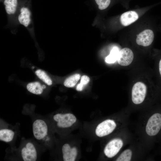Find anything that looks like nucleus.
I'll return each instance as SVG.
<instances>
[{
  "mask_svg": "<svg viewBox=\"0 0 161 161\" xmlns=\"http://www.w3.org/2000/svg\"><path fill=\"white\" fill-rule=\"evenodd\" d=\"M154 37V33L152 30H145L137 35L136 42L139 45L147 47L152 43Z\"/></svg>",
  "mask_w": 161,
  "mask_h": 161,
  "instance_id": "nucleus-8",
  "label": "nucleus"
},
{
  "mask_svg": "<svg viewBox=\"0 0 161 161\" xmlns=\"http://www.w3.org/2000/svg\"><path fill=\"white\" fill-rule=\"evenodd\" d=\"M147 89L146 85L143 82L138 81L134 84L131 91L132 100L134 103L139 104L143 101Z\"/></svg>",
  "mask_w": 161,
  "mask_h": 161,
  "instance_id": "nucleus-3",
  "label": "nucleus"
},
{
  "mask_svg": "<svg viewBox=\"0 0 161 161\" xmlns=\"http://www.w3.org/2000/svg\"><path fill=\"white\" fill-rule=\"evenodd\" d=\"M32 132L35 138L38 140L47 142L49 140V129L44 120L40 119L35 120L32 126Z\"/></svg>",
  "mask_w": 161,
  "mask_h": 161,
  "instance_id": "nucleus-1",
  "label": "nucleus"
},
{
  "mask_svg": "<svg viewBox=\"0 0 161 161\" xmlns=\"http://www.w3.org/2000/svg\"><path fill=\"white\" fill-rule=\"evenodd\" d=\"M159 70L160 75L161 77V58L159 63Z\"/></svg>",
  "mask_w": 161,
  "mask_h": 161,
  "instance_id": "nucleus-22",
  "label": "nucleus"
},
{
  "mask_svg": "<svg viewBox=\"0 0 161 161\" xmlns=\"http://www.w3.org/2000/svg\"><path fill=\"white\" fill-rule=\"evenodd\" d=\"M116 126L115 122L113 120L108 119L99 123L95 130L96 135L100 137L107 135L111 133Z\"/></svg>",
  "mask_w": 161,
  "mask_h": 161,
  "instance_id": "nucleus-6",
  "label": "nucleus"
},
{
  "mask_svg": "<svg viewBox=\"0 0 161 161\" xmlns=\"http://www.w3.org/2000/svg\"><path fill=\"white\" fill-rule=\"evenodd\" d=\"M89 78L87 76L84 75L81 78L80 83L77 86L76 90L78 91H81L83 89L85 86L89 81Z\"/></svg>",
  "mask_w": 161,
  "mask_h": 161,
  "instance_id": "nucleus-20",
  "label": "nucleus"
},
{
  "mask_svg": "<svg viewBox=\"0 0 161 161\" xmlns=\"http://www.w3.org/2000/svg\"><path fill=\"white\" fill-rule=\"evenodd\" d=\"M123 144L122 140L118 138L113 139L110 141L105 147L104 152L108 158H112L119 152Z\"/></svg>",
  "mask_w": 161,
  "mask_h": 161,
  "instance_id": "nucleus-7",
  "label": "nucleus"
},
{
  "mask_svg": "<svg viewBox=\"0 0 161 161\" xmlns=\"http://www.w3.org/2000/svg\"><path fill=\"white\" fill-rule=\"evenodd\" d=\"M30 12L28 8L23 7L20 10V13L18 17V20L20 24L25 27H27L30 23Z\"/></svg>",
  "mask_w": 161,
  "mask_h": 161,
  "instance_id": "nucleus-12",
  "label": "nucleus"
},
{
  "mask_svg": "<svg viewBox=\"0 0 161 161\" xmlns=\"http://www.w3.org/2000/svg\"><path fill=\"white\" fill-rule=\"evenodd\" d=\"M120 51L117 47H114L111 50L109 55L106 58V62L109 64L114 63L117 61Z\"/></svg>",
  "mask_w": 161,
  "mask_h": 161,
  "instance_id": "nucleus-16",
  "label": "nucleus"
},
{
  "mask_svg": "<svg viewBox=\"0 0 161 161\" xmlns=\"http://www.w3.org/2000/svg\"><path fill=\"white\" fill-rule=\"evenodd\" d=\"M134 58L132 50L128 48H124L120 51L117 61L121 66H126L129 65Z\"/></svg>",
  "mask_w": 161,
  "mask_h": 161,
  "instance_id": "nucleus-9",
  "label": "nucleus"
},
{
  "mask_svg": "<svg viewBox=\"0 0 161 161\" xmlns=\"http://www.w3.org/2000/svg\"><path fill=\"white\" fill-rule=\"evenodd\" d=\"M161 128V114L155 113L149 119L146 127L147 134L150 136L157 134Z\"/></svg>",
  "mask_w": 161,
  "mask_h": 161,
  "instance_id": "nucleus-4",
  "label": "nucleus"
},
{
  "mask_svg": "<svg viewBox=\"0 0 161 161\" xmlns=\"http://www.w3.org/2000/svg\"><path fill=\"white\" fill-rule=\"evenodd\" d=\"M20 154L23 161H35L37 160V151L32 142H29L25 143L21 149Z\"/></svg>",
  "mask_w": 161,
  "mask_h": 161,
  "instance_id": "nucleus-5",
  "label": "nucleus"
},
{
  "mask_svg": "<svg viewBox=\"0 0 161 161\" xmlns=\"http://www.w3.org/2000/svg\"><path fill=\"white\" fill-rule=\"evenodd\" d=\"M79 74H74L67 78L64 82V85L67 87H72L77 83L80 78Z\"/></svg>",
  "mask_w": 161,
  "mask_h": 161,
  "instance_id": "nucleus-17",
  "label": "nucleus"
},
{
  "mask_svg": "<svg viewBox=\"0 0 161 161\" xmlns=\"http://www.w3.org/2000/svg\"><path fill=\"white\" fill-rule=\"evenodd\" d=\"M100 10H103L106 8L109 5L111 0H95Z\"/></svg>",
  "mask_w": 161,
  "mask_h": 161,
  "instance_id": "nucleus-21",
  "label": "nucleus"
},
{
  "mask_svg": "<svg viewBox=\"0 0 161 161\" xmlns=\"http://www.w3.org/2000/svg\"><path fill=\"white\" fill-rule=\"evenodd\" d=\"M138 15L135 11H129L123 13L120 16L121 24L124 26H128L136 21Z\"/></svg>",
  "mask_w": 161,
  "mask_h": 161,
  "instance_id": "nucleus-11",
  "label": "nucleus"
},
{
  "mask_svg": "<svg viewBox=\"0 0 161 161\" xmlns=\"http://www.w3.org/2000/svg\"><path fill=\"white\" fill-rule=\"evenodd\" d=\"M45 87V86H41L38 82L29 83L27 86V89L28 91L37 95L41 94L43 92V89Z\"/></svg>",
  "mask_w": 161,
  "mask_h": 161,
  "instance_id": "nucleus-14",
  "label": "nucleus"
},
{
  "mask_svg": "<svg viewBox=\"0 0 161 161\" xmlns=\"http://www.w3.org/2000/svg\"><path fill=\"white\" fill-rule=\"evenodd\" d=\"M4 4L6 13L9 15L15 13L17 7L18 0H4Z\"/></svg>",
  "mask_w": 161,
  "mask_h": 161,
  "instance_id": "nucleus-15",
  "label": "nucleus"
},
{
  "mask_svg": "<svg viewBox=\"0 0 161 161\" xmlns=\"http://www.w3.org/2000/svg\"><path fill=\"white\" fill-rule=\"evenodd\" d=\"M15 133L12 129H2L0 130V140L6 143H9L13 140Z\"/></svg>",
  "mask_w": 161,
  "mask_h": 161,
  "instance_id": "nucleus-13",
  "label": "nucleus"
},
{
  "mask_svg": "<svg viewBox=\"0 0 161 161\" xmlns=\"http://www.w3.org/2000/svg\"><path fill=\"white\" fill-rule=\"evenodd\" d=\"M53 119L59 128L66 129L71 127L77 120L76 117L70 113H58L54 115Z\"/></svg>",
  "mask_w": 161,
  "mask_h": 161,
  "instance_id": "nucleus-2",
  "label": "nucleus"
},
{
  "mask_svg": "<svg viewBox=\"0 0 161 161\" xmlns=\"http://www.w3.org/2000/svg\"><path fill=\"white\" fill-rule=\"evenodd\" d=\"M37 77L48 85H51L52 81L49 77L45 72L41 69H38L35 72Z\"/></svg>",
  "mask_w": 161,
  "mask_h": 161,
  "instance_id": "nucleus-18",
  "label": "nucleus"
},
{
  "mask_svg": "<svg viewBox=\"0 0 161 161\" xmlns=\"http://www.w3.org/2000/svg\"><path fill=\"white\" fill-rule=\"evenodd\" d=\"M132 156L131 151L127 149L123 151L116 159L117 161H130Z\"/></svg>",
  "mask_w": 161,
  "mask_h": 161,
  "instance_id": "nucleus-19",
  "label": "nucleus"
},
{
  "mask_svg": "<svg viewBox=\"0 0 161 161\" xmlns=\"http://www.w3.org/2000/svg\"><path fill=\"white\" fill-rule=\"evenodd\" d=\"M63 160L64 161H74L77 154L78 150L75 147H71L68 143H65L62 147Z\"/></svg>",
  "mask_w": 161,
  "mask_h": 161,
  "instance_id": "nucleus-10",
  "label": "nucleus"
}]
</instances>
